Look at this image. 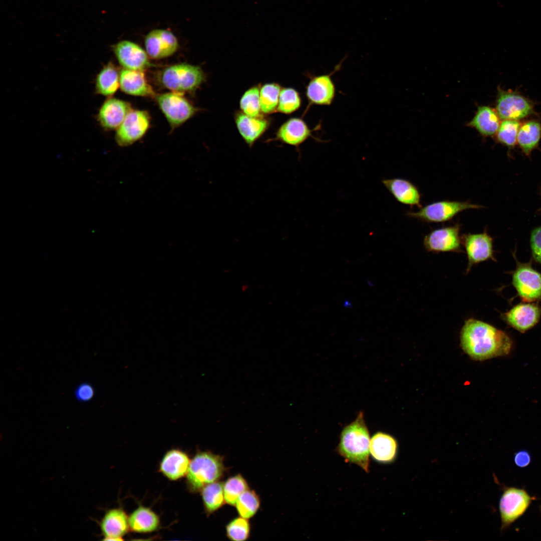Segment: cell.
<instances>
[{
  "mask_svg": "<svg viewBox=\"0 0 541 541\" xmlns=\"http://www.w3.org/2000/svg\"><path fill=\"white\" fill-rule=\"evenodd\" d=\"M460 345L472 360L483 361L507 355L513 342L505 332L483 321L469 318L460 334Z\"/></svg>",
  "mask_w": 541,
  "mask_h": 541,
  "instance_id": "obj_1",
  "label": "cell"
},
{
  "mask_svg": "<svg viewBox=\"0 0 541 541\" xmlns=\"http://www.w3.org/2000/svg\"><path fill=\"white\" fill-rule=\"evenodd\" d=\"M131 110L128 103L116 98H109L101 107L98 115V120L105 129H117Z\"/></svg>",
  "mask_w": 541,
  "mask_h": 541,
  "instance_id": "obj_23",
  "label": "cell"
},
{
  "mask_svg": "<svg viewBox=\"0 0 541 541\" xmlns=\"http://www.w3.org/2000/svg\"><path fill=\"white\" fill-rule=\"evenodd\" d=\"M512 284L524 301L541 300V274L529 264L517 265L512 275Z\"/></svg>",
  "mask_w": 541,
  "mask_h": 541,
  "instance_id": "obj_10",
  "label": "cell"
},
{
  "mask_svg": "<svg viewBox=\"0 0 541 541\" xmlns=\"http://www.w3.org/2000/svg\"><path fill=\"white\" fill-rule=\"evenodd\" d=\"M264 116H250L240 111L234 113V120L238 132L250 148L263 136L271 125V120Z\"/></svg>",
  "mask_w": 541,
  "mask_h": 541,
  "instance_id": "obj_16",
  "label": "cell"
},
{
  "mask_svg": "<svg viewBox=\"0 0 541 541\" xmlns=\"http://www.w3.org/2000/svg\"><path fill=\"white\" fill-rule=\"evenodd\" d=\"M282 87L277 83H267L260 86L259 101L263 115L272 114L277 111Z\"/></svg>",
  "mask_w": 541,
  "mask_h": 541,
  "instance_id": "obj_30",
  "label": "cell"
},
{
  "mask_svg": "<svg viewBox=\"0 0 541 541\" xmlns=\"http://www.w3.org/2000/svg\"><path fill=\"white\" fill-rule=\"evenodd\" d=\"M159 516L152 509L139 505L129 516L130 530L137 533H150L160 526Z\"/></svg>",
  "mask_w": 541,
  "mask_h": 541,
  "instance_id": "obj_26",
  "label": "cell"
},
{
  "mask_svg": "<svg viewBox=\"0 0 541 541\" xmlns=\"http://www.w3.org/2000/svg\"><path fill=\"white\" fill-rule=\"evenodd\" d=\"M461 239L468 260L466 274H468L472 267L476 264L489 259L495 260L493 255V239L486 230L481 233L463 234Z\"/></svg>",
  "mask_w": 541,
  "mask_h": 541,
  "instance_id": "obj_7",
  "label": "cell"
},
{
  "mask_svg": "<svg viewBox=\"0 0 541 541\" xmlns=\"http://www.w3.org/2000/svg\"><path fill=\"white\" fill-rule=\"evenodd\" d=\"M370 439L363 413L360 412L356 419L342 429L336 451L345 462L357 465L369 473Z\"/></svg>",
  "mask_w": 541,
  "mask_h": 541,
  "instance_id": "obj_2",
  "label": "cell"
},
{
  "mask_svg": "<svg viewBox=\"0 0 541 541\" xmlns=\"http://www.w3.org/2000/svg\"><path fill=\"white\" fill-rule=\"evenodd\" d=\"M235 506L240 516L248 519L253 517L257 511L260 500L254 490L248 489L238 497Z\"/></svg>",
  "mask_w": 541,
  "mask_h": 541,
  "instance_id": "obj_32",
  "label": "cell"
},
{
  "mask_svg": "<svg viewBox=\"0 0 541 541\" xmlns=\"http://www.w3.org/2000/svg\"><path fill=\"white\" fill-rule=\"evenodd\" d=\"M100 526L105 540H123L130 530L129 516L121 508L109 509L102 518Z\"/></svg>",
  "mask_w": 541,
  "mask_h": 541,
  "instance_id": "obj_18",
  "label": "cell"
},
{
  "mask_svg": "<svg viewBox=\"0 0 541 541\" xmlns=\"http://www.w3.org/2000/svg\"><path fill=\"white\" fill-rule=\"evenodd\" d=\"M190 459L184 451L172 449L164 454L159 465V471L170 480H177L186 476Z\"/></svg>",
  "mask_w": 541,
  "mask_h": 541,
  "instance_id": "obj_22",
  "label": "cell"
},
{
  "mask_svg": "<svg viewBox=\"0 0 541 541\" xmlns=\"http://www.w3.org/2000/svg\"><path fill=\"white\" fill-rule=\"evenodd\" d=\"M201 495L206 513L209 515L220 508L225 503L223 483L216 481L204 486Z\"/></svg>",
  "mask_w": 541,
  "mask_h": 541,
  "instance_id": "obj_29",
  "label": "cell"
},
{
  "mask_svg": "<svg viewBox=\"0 0 541 541\" xmlns=\"http://www.w3.org/2000/svg\"><path fill=\"white\" fill-rule=\"evenodd\" d=\"M223 458L209 451L197 453L190 461L186 485L192 493L200 492L206 485L218 481L224 473Z\"/></svg>",
  "mask_w": 541,
  "mask_h": 541,
  "instance_id": "obj_3",
  "label": "cell"
},
{
  "mask_svg": "<svg viewBox=\"0 0 541 541\" xmlns=\"http://www.w3.org/2000/svg\"><path fill=\"white\" fill-rule=\"evenodd\" d=\"M248 489V484L241 474L229 477L223 483L225 503L234 506L238 497Z\"/></svg>",
  "mask_w": 541,
  "mask_h": 541,
  "instance_id": "obj_33",
  "label": "cell"
},
{
  "mask_svg": "<svg viewBox=\"0 0 541 541\" xmlns=\"http://www.w3.org/2000/svg\"><path fill=\"white\" fill-rule=\"evenodd\" d=\"M461 224L456 223L431 231L423 238V245L428 252H462L460 235Z\"/></svg>",
  "mask_w": 541,
  "mask_h": 541,
  "instance_id": "obj_6",
  "label": "cell"
},
{
  "mask_svg": "<svg viewBox=\"0 0 541 541\" xmlns=\"http://www.w3.org/2000/svg\"><path fill=\"white\" fill-rule=\"evenodd\" d=\"M382 182L400 203L421 208V194L418 187L410 181L402 178L384 179Z\"/></svg>",
  "mask_w": 541,
  "mask_h": 541,
  "instance_id": "obj_19",
  "label": "cell"
},
{
  "mask_svg": "<svg viewBox=\"0 0 541 541\" xmlns=\"http://www.w3.org/2000/svg\"><path fill=\"white\" fill-rule=\"evenodd\" d=\"M95 394V390L93 385L87 382H83L78 384L74 389V395L76 400L82 403H87L91 401Z\"/></svg>",
  "mask_w": 541,
  "mask_h": 541,
  "instance_id": "obj_37",
  "label": "cell"
},
{
  "mask_svg": "<svg viewBox=\"0 0 541 541\" xmlns=\"http://www.w3.org/2000/svg\"><path fill=\"white\" fill-rule=\"evenodd\" d=\"M501 316L508 326L524 333L538 322L541 316V308L533 303H520L502 314Z\"/></svg>",
  "mask_w": 541,
  "mask_h": 541,
  "instance_id": "obj_13",
  "label": "cell"
},
{
  "mask_svg": "<svg viewBox=\"0 0 541 541\" xmlns=\"http://www.w3.org/2000/svg\"><path fill=\"white\" fill-rule=\"evenodd\" d=\"M120 86V74L112 63L105 66L98 74L96 80V90L98 93L105 96L113 95Z\"/></svg>",
  "mask_w": 541,
  "mask_h": 541,
  "instance_id": "obj_28",
  "label": "cell"
},
{
  "mask_svg": "<svg viewBox=\"0 0 541 541\" xmlns=\"http://www.w3.org/2000/svg\"><path fill=\"white\" fill-rule=\"evenodd\" d=\"M367 282L368 286L372 287L374 285V284L370 280H368Z\"/></svg>",
  "mask_w": 541,
  "mask_h": 541,
  "instance_id": "obj_41",
  "label": "cell"
},
{
  "mask_svg": "<svg viewBox=\"0 0 541 541\" xmlns=\"http://www.w3.org/2000/svg\"><path fill=\"white\" fill-rule=\"evenodd\" d=\"M540 138L541 124L532 120L520 125L517 142L524 153L529 154L537 146Z\"/></svg>",
  "mask_w": 541,
  "mask_h": 541,
  "instance_id": "obj_27",
  "label": "cell"
},
{
  "mask_svg": "<svg viewBox=\"0 0 541 541\" xmlns=\"http://www.w3.org/2000/svg\"><path fill=\"white\" fill-rule=\"evenodd\" d=\"M398 443L393 436L379 431L370 439V453L372 458L381 464H389L397 458Z\"/></svg>",
  "mask_w": 541,
  "mask_h": 541,
  "instance_id": "obj_20",
  "label": "cell"
},
{
  "mask_svg": "<svg viewBox=\"0 0 541 541\" xmlns=\"http://www.w3.org/2000/svg\"><path fill=\"white\" fill-rule=\"evenodd\" d=\"M531 498L523 489L509 488L500 498L499 509L502 526H506L520 517L528 507Z\"/></svg>",
  "mask_w": 541,
  "mask_h": 541,
  "instance_id": "obj_12",
  "label": "cell"
},
{
  "mask_svg": "<svg viewBox=\"0 0 541 541\" xmlns=\"http://www.w3.org/2000/svg\"><path fill=\"white\" fill-rule=\"evenodd\" d=\"M250 526L247 518L236 517L231 520L226 526V535L233 541H244L249 537Z\"/></svg>",
  "mask_w": 541,
  "mask_h": 541,
  "instance_id": "obj_36",
  "label": "cell"
},
{
  "mask_svg": "<svg viewBox=\"0 0 541 541\" xmlns=\"http://www.w3.org/2000/svg\"><path fill=\"white\" fill-rule=\"evenodd\" d=\"M112 48L119 64L125 69L143 71L151 65L146 52L133 42L122 40Z\"/></svg>",
  "mask_w": 541,
  "mask_h": 541,
  "instance_id": "obj_14",
  "label": "cell"
},
{
  "mask_svg": "<svg viewBox=\"0 0 541 541\" xmlns=\"http://www.w3.org/2000/svg\"><path fill=\"white\" fill-rule=\"evenodd\" d=\"M530 246L533 258L541 263V226L534 229L531 232Z\"/></svg>",
  "mask_w": 541,
  "mask_h": 541,
  "instance_id": "obj_38",
  "label": "cell"
},
{
  "mask_svg": "<svg viewBox=\"0 0 541 541\" xmlns=\"http://www.w3.org/2000/svg\"><path fill=\"white\" fill-rule=\"evenodd\" d=\"M149 122L146 112L131 110L117 128L115 135L117 144L126 146L141 138L147 131Z\"/></svg>",
  "mask_w": 541,
  "mask_h": 541,
  "instance_id": "obj_11",
  "label": "cell"
},
{
  "mask_svg": "<svg viewBox=\"0 0 541 541\" xmlns=\"http://www.w3.org/2000/svg\"><path fill=\"white\" fill-rule=\"evenodd\" d=\"M302 100L300 94L294 88H282L280 92L277 112L291 114L301 107Z\"/></svg>",
  "mask_w": 541,
  "mask_h": 541,
  "instance_id": "obj_34",
  "label": "cell"
},
{
  "mask_svg": "<svg viewBox=\"0 0 541 541\" xmlns=\"http://www.w3.org/2000/svg\"><path fill=\"white\" fill-rule=\"evenodd\" d=\"M495 111L502 120H518L533 113L532 103L519 94L498 89Z\"/></svg>",
  "mask_w": 541,
  "mask_h": 541,
  "instance_id": "obj_9",
  "label": "cell"
},
{
  "mask_svg": "<svg viewBox=\"0 0 541 541\" xmlns=\"http://www.w3.org/2000/svg\"><path fill=\"white\" fill-rule=\"evenodd\" d=\"M313 131L302 118H291L280 126L272 140L299 148L312 137Z\"/></svg>",
  "mask_w": 541,
  "mask_h": 541,
  "instance_id": "obj_17",
  "label": "cell"
},
{
  "mask_svg": "<svg viewBox=\"0 0 541 541\" xmlns=\"http://www.w3.org/2000/svg\"><path fill=\"white\" fill-rule=\"evenodd\" d=\"M500 118L495 109L488 106H479L467 126L475 129L481 136L495 135L499 127Z\"/></svg>",
  "mask_w": 541,
  "mask_h": 541,
  "instance_id": "obj_25",
  "label": "cell"
},
{
  "mask_svg": "<svg viewBox=\"0 0 541 541\" xmlns=\"http://www.w3.org/2000/svg\"><path fill=\"white\" fill-rule=\"evenodd\" d=\"M120 87L123 92L133 96H152L154 95L143 71L122 70L120 73Z\"/></svg>",
  "mask_w": 541,
  "mask_h": 541,
  "instance_id": "obj_24",
  "label": "cell"
},
{
  "mask_svg": "<svg viewBox=\"0 0 541 541\" xmlns=\"http://www.w3.org/2000/svg\"><path fill=\"white\" fill-rule=\"evenodd\" d=\"M343 306L346 309H352L353 308L352 303L349 300H345L343 302Z\"/></svg>",
  "mask_w": 541,
  "mask_h": 541,
  "instance_id": "obj_40",
  "label": "cell"
},
{
  "mask_svg": "<svg viewBox=\"0 0 541 541\" xmlns=\"http://www.w3.org/2000/svg\"><path fill=\"white\" fill-rule=\"evenodd\" d=\"M482 207L483 206L472 203L470 201L444 200L422 206L417 211H408L406 215L424 222L441 223L452 220L464 210Z\"/></svg>",
  "mask_w": 541,
  "mask_h": 541,
  "instance_id": "obj_5",
  "label": "cell"
},
{
  "mask_svg": "<svg viewBox=\"0 0 541 541\" xmlns=\"http://www.w3.org/2000/svg\"><path fill=\"white\" fill-rule=\"evenodd\" d=\"M516 465L520 467L527 466L530 462L529 454L525 451H520L516 453L514 456Z\"/></svg>",
  "mask_w": 541,
  "mask_h": 541,
  "instance_id": "obj_39",
  "label": "cell"
},
{
  "mask_svg": "<svg viewBox=\"0 0 541 541\" xmlns=\"http://www.w3.org/2000/svg\"><path fill=\"white\" fill-rule=\"evenodd\" d=\"M335 86L330 75L315 76L306 88V96L310 104L330 105L335 96Z\"/></svg>",
  "mask_w": 541,
  "mask_h": 541,
  "instance_id": "obj_21",
  "label": "cell"
},
{
  "mask_svg": "<svg viewBox=\"0 0 541 541\" xmlns=\"http://www.w3.org/2000/svg\"><path fill=\"white\" fill-rule=\"evenodd\" d=\"M520 124L518 120H503L500 124L495 135L496 140L508 147L514 146L517 142V133Z\"/></svg>",
  "mask_w": 541,
  "mask_h": 541,
  "instance_id": "obj_35",
  "label": "cell"
},
{
  "mask_svg": "<svg viewBox=\"0 0 541 541\" xmlns=\"http://www.w3.org/2000/svg\"><path fill=\"white\" fill-rule=\"evenodd\" d=\"M160 80L165 88L181 94L196 90L205 81L206 76L200 67L182 63L165 69Z\"/></svg>",
  "mask_w": 541,
  "mask_h": 541,
  "instance_id": "obj_4",
  "label": "cell"
},
{
  "mask_svg": "<svg viewBox=\"0 0 541 541\" xmlns=\"http://www.w3.org/2000/svg\"><path fill=\"white\" fill-rule=\"evenodd\" d=\"M260 85L253 86L247 89L241 96L239 108L243 113L253 117L264 115L262 114L259 101Z\"/></svg>",
  "mask_w": 541,
  "mask_h": 541,
  "instance_id": "obj_31",
  "label": "cell"
},
{
  "mask_svg": "<svg viewBox=\"0 0 541 541\" xmlns=\"http://www.w3.org/2000/svg\"><path fill=\"white\" fill-rule=\"evenodd\" d=\"M146 52L153 59H162L174 54L178 49V42L169 30L154 29L149 32L144 40Z\"/></svg>",
  "mask_w": 541,
  "mask_h": 541,
  "instance_id": "obj_15",
  "label": "cell"
},
{
  "mask_svg": "<svg viewBox=\"0 0 541 541\" xmlns=\"http://www.w3.org/2000/svg\"><path fill=\"white\" fill-rule=\"evenodd\" d=\"M158 104L173 127L179 126L190 118L197 109L189 103L181 93L172 92L158 95Z\"/></svg>",
  "mask_w": 541,
  "mask_h": 541,
  "instance_id": "obj_8",
  "label": "cell"
}]
</instances>
